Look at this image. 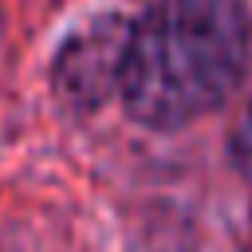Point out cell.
Listing matches in <instances>:
<instances>
[{"label":"cell","mask_w":252,"mask_h":252,"mask_svg":"<svg viewBox=\"0 0 252 252\" xmlns=\"http://www.w3.org/2000/svg\"><path fill=\"white\" fill-rule=\"evenodd\" d=\"M248 35L240 0H154L130 20L118 83L126 114L173 130L217 110L244 75Z\"/></svg>","instance_id":"1"},{"label":"cell","mask_w":252,"mask_h":252,"mask_svg":"<svg viewBox=\"0 0 252 252\" xmlns=\"http://www.w3.org/2000/svg\"><path fill=\"white\" fill-rule=\"evenodd\" d=\"M232 158H236L244 169H252V106H248V114L240 118L236 134H232Z\"/></svg>","instance_id":"3"},{"label":"cell","mask_w":252,"mask_h":252,"mask_svg":"<svg viewBox=\"0 0 252 252\" xmlns=\"http://www.w3.org/2000/svg\"><path fill=\"white\" fill-rule=\"evenodd\" d=\"M126 39H130V20L122 16H94L91 24L71 32L51 63L55 94L71 110H94L110 94H118Z\"/></svg>","instance_id":"2"}]
</instances>
